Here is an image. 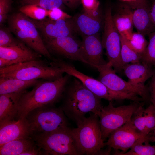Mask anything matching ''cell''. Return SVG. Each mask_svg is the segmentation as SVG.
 Returning a JSON list of instances; mask_svg holds the SVG:
<instances>
[{
    "label": "cell",
    "instance_id": "obj_1",
    "mask_svg": "<svg viewBox=\"0 0 155 155\" xmlns=\"http://www.w3.org/2000/svg\"><path fill=\"white\" fill-rule=\"evenodd\" d=\"M71 76L67 73L57 80L40 81L32 90L24 92L18 100L16 119L25 117L37 108L53 105L62 96Z\"/></svg>",
    "mask_w": 155,
    "mask_h": 155
},
{
    "label": "cell",
    "instance_id": "obj_2",
    "mask_svg": "<svg viewBox=\"0 0 155 155\" xmlns=\"http://www.w3.org/2000/svg\"><path fill=\"white\" fill-rule=\"evenodd\" d=\"M101 99L75 78L67 90L61 108L65 115L77 125L88 113L98 115L103 107Z\"/></svg>",
    "mask_w": 155,
    "mask_h": 155
},
{
    "label": "cell",
    "instance_id": "obj_3",
    "mask_svg": "<svg viewBox=\"0 0 155 155\" xmlns=\"http://www.w3.org/2000/svg\"><path fill=\"white\" fill-rule=\"evenodd\" d=\"M48 65L40 59L30 61L0 68V77L24 80L42 79L53 80L62 77L64 73L57 66Z\"/></svg>",
    "mask_w": 155,
    "mask_h": 155
},
{
    "label": "cell",
    "instance_id": "obj_4",
    "mask_svg": "<svg viewBox=\"0 0 155 155\" xmlns=\"http://www.w3.org/2000/svg\"><path fill=\"white\" fill-rule=\"evenodd\" d=\"M77 125V128L71 129L82 155L100 154L105 143L102 139L98 116L90 113Z\"/></svg>",
    "mask_w": 155,
    "mask_h": 155
},
{
    "label": "cell",
    "instance_id": "obj_5",
    "mask_svg": "<svg viewBox=\"0 0 155 155\" xmlns=\"http://www.w3.org/2000/svg\"><path fill=\"white\" fill-rule=\"evenodd\" d=\"M31 137L40 149L42 154L82 155L71 129L68 127L50 133L33 135Z\"/></svg>",
    "mask_w": 155,
    "mask_h": 155
},
{
    "label": "cell",
    "instance_id": "obj_6",
    "mask_svg": "<svg viewBox=\"0 0 155 155\" xmlns=\"http://www.w3.org/2000/svg\"><path fill=\"white\" fill-rule=\"evenodd\" d=\"M25 118L30 125L32 136L68 127L67 119L62 108H56L53 105L36 108L30 111Z\"/></svg>",
    "mask_w": 155,
    "mask_h": 155
},
{
    "label": "cell",
    "instance_id": "obj_7",
    "mask_svg": "<svg viewBox=\"0 0 155 155\" xmlns=\"http://www.w3.org/2000/svg\"><path fill=\"white\" fill-rule=\"evenodd\" d=\"M9 24L10 31L22 42L39 54L53 59L32 20L21 12L17 13L10 16Z\"/></svg>",
    "mask_w": 155,
    "mask_h": 155
},
{
    "label": "cell",
    "instance_id": "obj_8",
    "mask_svg": "<svg viewBox=\"0 0 155 155\" xmlns=\"http://www.w3.org/2000/svg\"><path fill=\"white\" fill-rule=\"evenodd\" d=\"M141 102H133L129 105L114 107L112 102L103 107L98 116L102 137L104 141L116 130L131 120L136 110L144 105Z\"/></svg>",
    "mask_w": 155,
    "mask_h": 155
},
{
    "label": "cell",
    "instance_id": "obj_9",
    "mask_svg": "<svg viewBox=\"0 0 155 155\" xmlns=\"http://www.w3.org/2000/svg\"><path fill=\"white\" fill-rule=\"evenodd\" d=\"M50 63L59 67L64 73L78 79L85 87L101 99L112 102L114 100H130L131 98L130 94L112 90L98 80L80 72L73 66L61 59H54Z\"/></svg>",
    "mask_w": 155,
    "mask_h": 155
},
{
    "label": "cell",
    "instance_id": "obj_10",
    "mask_svg": "<svg viewBox=\"0 0 155 155\" xmlns=\"http://www.w3.org/2000/svg\"><path fill=\"white\" fill-rule=\"evenodd\" d=\"M104 32L102 40L108 62L115 72L123 70V65L121 58V42L120 34L113 23L111 8L108 7L105 12Z\"/></svg>",
    "mask_w": 155,
    "mask_h": 155
},
{
    "label": "cell",
    "instance_id": "obj_11",
    "mask_svg": "<svg viewBox=\"0 0 155 155\" xmlns=\"http://www.w3.org/2000/svg\"><path fill=\"white\" fill-rule=\"evenodd\" d=\"M99 72L98 80L113 91L137 95L144 101H150L148 87L137 86L127 82L116 74L111 64L107 62L104 65L97 66Z\"/></svg>",
    "mask_w": 155,
    "mask_h": 155
},
{
    "label": "cell",
    "instance_id": "obj_12",
    "mask_svg": "<svg viewBox=\"0 0 155 155\" xmlns=\"http://www.w3.org/2000/svg\"><path fill=\"white\" fill-rule=\"evenodd\" d=\"M150 137L139 132L131 120L113 132L105 146L125 153L137 143L149 142Z\"/></svg>",
    "mask_w": 155,
    "mask_h": 155
},
{
    "label": "cell",
    "instance_id": "obj_13",
    "mask_svg": "<svg viewBox=\"0 0 155 155\" xmlns=\"http://www.w3.org/2000/svg\"><path fill=\"white\" fill-rule=\"evenodd\" d=\"M44 43L51 55L52 54L88 64L81 55L80 42H79L73 36L45 39Z\"/></svg>",
    "mask_w": 155,
    "mask_h": 155
},
{
    "label": "cell",
    "instance_id": "obj_14",
    "mask_svg": "<svg viewBox=\"0 0 155 155\" xmlns=\"http://www.w3.org/2000/svg\"><path fill=\"white\" fill-rule=\"evenodd\" d=\"M32 20L45 39L72 36L76 31L74 20L71 18L57 20L46 18L41 20Z\"/></svg>",
    "mask_w": 155,
    "mask_h": 155
},
{
    "label": "cell",
    "instance_id": "obj_15",
    "mask_svg": "<svg viewBox=\"0 0 155 155\" xmlns=\"http://www.w3.org/2000/svg\"><path fill=\"white\" fill-rule=\"evenodd\" d=\"M104 49L102 40L97 34L85 36L80 42V52L83 58L88 65L95 68L107 63L103 58Z\"/></svg>",
    "mask_w": 155,
    "mask_h": 155
},
{
    "label": "cell",
    "instance_id": "obj_16",
    "mask_svg": "<svg viewBox=\"0 0 155 155\" xmlns=\"http://www.w3.org/2000/svg\"><path fill=\"white\" fill-rule=\"evenodd\" d=\"M32 131L26 118L0 123V146L20 139L32 138Z\"/></svg>",
    "mask_w": 155,
    "mask_h": 155
},
{
    "label": "cell",
    "instance_id": "obj_17",
    "mask_svg": "<svg viewBox=\"0 0 155 155\" xmlns=\"http://www.w3.org/2000/svg\"><path fill=\"white\" fill-rule=\"evenodd\" d=\"M40 55L22 42L10 46H0V58L11 61L13 65L40 59Z\"/></svg>",
    "mask_w": 155,
    "mask_h": 155
},
{
    "label": "cell",
    "instance_id": "obj_18",
    "mask_svg": "<svg viewBox=\"0 0 155 155\" xmlns=\"http://www.w3.org/2000/svg\"><path fill=\"white\" fill-rule=\"evenodd\" d=\"M127 3L132 8L133 26L137 32L145 36L155 31V26L150 15V4H142L135 2Z\"/></svg>",
    "mask_w": 155,
    "mask_h": 155
},
{
    "label": "cell",
    "instance_id": "obj_19",
    "mask_svg": "<svg viewBox=\"0 0 155 155\" xmlns=\"http://www.w3.org/2000/svg\"><path fill=\"white\" fill-rule=\"evenodd\" d=\"M115 13L112 15L114 25L120 34L128 39L133 32V12L127 2L119 5Z\"/></svg>",
    "mask_w": 155,
    "mask_h": 155
},
{
    "label": "cell",
    "instance_id": "obj_20",
    "mask_svg": "<svg viewBox=\"0 0 155 155\" xmlns=\"http://www.w3.org/2000/svg\"><path fill=\"white\" fill-rule=\"evenodd\" d=\"M123 70L128 79V82L141 86H145V82L152 78L155 71L152 66L142 62L126 64Z\"/></svg>",
    "mask_w": 155,
    "mask_h": 155
},
{
    "label": "cell",
    "instance_id": "obj_21",
    "mask_svg": "<svg viewBox=\"0 0 155 155\" xmlns=\"http://www.w3.org/2000/svg\"><path fill=\"white\" fill-rule=\"evenodd\" d=\"M24 91L0 95V123L16 119L18 100Z\"/></svg>",
    "mask_w": 155,
    "mask_h": 155
},
{
    "label": "cell",
    "instance_id": "obj_22",
    "mask_svg": "<svg viewBox=\"0 0 155 155\" xmlns=\"http://www.w3.org/2000/svg\"><path fill=\"white\" fill-rule=\"evenodd\" d=\"M73 20L76 31L84 36L97 34L102 26L100 15L93 16L84 13L79 15Z\"/></svg>",
    "mask_w": 155,
    "mask_h": 155
},
{
    "label": "cell",
    "instance_id": "obj_23",
    "mask_svg": "<svg viewBox=\"0 0 155 155\" xmlns=\"http://www.w3.org/2000/svg\"><path fill=\"white\" fill-rule=\"evenodd\" d=\"M38 79L24 80L11 78L0 77V95L24 91L27 88L36 85Z\"/></svg>",
    "mask_w": 155,
    "mask_h": 155
},
{
    "label": "cell",
    "instance_id": "obj_24",
    "mask_svg": "<svg viewBox=\"0 0 155 155\" xmlns=\"http://www.w3.org/2000/svg\"><path fill=\"white\" fill-rule=\"evenodd\" d=\"M36 145L32 138L16 140L0 146V155H21Z\"/></svg>",
    "mask_w": 155,
    "mask_h": 155
},
{
    "label": "cell",
    "instance_id": "obj_25",
    "mask_svg": "<svg viewBox=\"0 0 155 155\" xmlns=\"http://www.w3.org/2000/svg\"><path fill=\"white\" fill-rule=\"evenodd\" d=\"M120 37L121 58L123 67L128 63L141 62V56L132 48L124 35L120 34Z\"/></svg>",
    "mask_w": 155,
    "mask_h": 155
},
{
    "label": "cell",
    "instance_id": "obj_26",
    "mask_svg": "<svg viewBox=\"0 0 155 155\" xmlns=\"http://www.w3.org/2000/svg\"><path fill=\"white\" fill-rule=\"evenodd\" d=\"M128 152L123 153L115 150L113 154L117 155H155V145L149 142H139L133 145Z\"/></svg>",
    "mask_w": 155,
    "mask_h": 155
},
{
    "label": "cell",
    "instance_id": "obj_27",
    "mask_svg": "<svg viewBox=\"0 0 155 155\" xmlns=\"http://www.w3.org/2000/svg\"><path fill=\"white\" fill-rule=\"evenodd\" d=\"M19 10L20 12L33 20H41L48 16V10L36 5H23Z\"/></svg>",
    "mask_w": 155,
    "mask_h": 155
},
{
    "label": "cell",
    "instance_id": "obj_28",
    "mask_svg": "<svg viewBox=\"0 0 155 155\" xmlns=\"http://www.w3.org/2000/svg\"><path fill=\"white\" fill-rule=\"evenodd\" d=\"M148 35L149 41L142 56L141 62L155 67V31Z\"/></svg>",
    "mask_w": 155,
    "mask_h": 155
},
{
    "label": "cell",
    "instance_id": "obj_29",
    "mask_svg": "<svg viewBox=\"0 0 155 155\" xmlns=\"http://www.w3.org/2000/svg\"><path fill=\"white\" fill-rule=\"evenodd\" d=\"M127 40L132 48L142 56L148 43L145 36L137 32H133L129 38Z\"/></svg>",
    "mask_w": 155,
    "mask_h": 155
},
{
    "label": "cell",
    "instance_id": "obj_30",
    "mask_svg": "<svg viewBox=\"0 0 155 155\" xmlns=\"http://www.w3.org/2000/svg\"><path fill=\"white\" fill-rule=\"evenodd\" d=\"M23 5H34L47 10L55 8H60L63 3L62 0H20Z\"/></svg>",
    "mask_w": 155,
    "mask_h": 155
},
{
    "label": "cell",
    "instance_id": "obj_31",
    "mask_svg": "<svg viewBox=\"0 0 155 155\" xmlns=\"http://www.w3.org/2000/svg\"><path fill=\"white\" fill-rule=\"evenodd\" d=\"M144 105L140 106L133 115L131 120L137 130L143 134L148 136L146 130Z\"/></svg>",
    "mask_w": 155,
    "mask_h": 155
},
{
    "label": "cell",
    "instance_id": "obj_32",
    "mask_svg": "<svg viewBox=\"0 0 155 155\" xmlns=\"http://www.w3.org/2000/svg\"><path fill=\"white\" fill-rule=\"evenodd\" d=\"M146 130L148 135L155 128V108L151 104L144 109Z\"/></svg>",
    "mask_w": 155,
    "mask_h": 155
},
{
    "label": "cell",
    "instance_id": "obj_33",
    "mask_svg": "<svg viewBox=\"0 0 155 155\" xmlns=\"http://www.w3.org/2000/svg\"><path fill=\"white\" fill-rule=\"evenodd\" d=\"M84 13L93 16L100 15L99 7V2L98 0H81Z\"/></svg>",
    "mask_w": 155,
    "mask_h": 155
},
{
    "label": "cell",
    "instance_id": "obj_34",
    "mask_svg": "<svg viewBox=\"0 0 155 155\" xmlns=\"http://www.w3.org/2000/svg\"><path fill=\"white\" fill-rule=\"evenodd\" d=\"M16 40L8 29L1 28L0 30V46L7 47L18 43Z\"/></svg>",
    "mask_w": 155,
    "mask_h": 155
},
{
    "label": "cell",
    "instance_id": "obj_35",
    "mask_svg": "<svg viewBox=\"0 0 155 155\" xmlns=\"http://www.w3.org/2000/svg\"><path fill=\"white\" fill-rule=\"evenodd\" d=\"M48 16L54 20H65L71 18V16L63 11L60 8H55L48 10Z\"/></svg>",
    "mask_w": 155,
    "mask_h": 155
},
{
    "label": "cell",
    "instance_id": "obj_36",
    "mask_svg": "<svg viewBox=\"0 0 155 155\" xmlns=\"http://www.w3.org/2000/svg\"><path fill=\"white\" fill-rule=\"evenodd\" d=\"M12 0H0V23L4 22L6 19L10 10Z\"/></svg>",
    "mask_w": 155,
    "mask_h": 155
},
{
    "label": "cell",
    "instance_id": "obj_37",
    "mask_svg": "<svg viewBox=\"0 0 155 155\" xmlns=\"http://www.w3.org/2000/svg\"><path fill=\"white\" fill-rule=\"evenodd\" d=\"M148 87L150 94V101L152 104L155 108V71L151 78Z\"/></svg>",
    "mask_w": 155,
    "mask_h": 155
},
{
    "label": "cell",
    "instance_id": "obj_38",
    "mask_svg": "<svg viewBox=\"0 0 155 155\" xmlns=\"http://www.w3.org/2000/svg\"><path fill=\"white\" fill-rule=\"evenodd\" d=\"M64 3L70 8H73L76 7L81 0H62Z\"/></svg>",
    "mask_w": 155,
    "mask_h": 155
},
{
    "label": "cell",
    "instance_id": "obj_39",
    "mask_svg": "<svg viewBox=\"0 0 155 155\" xmlns=\"http://www.w3.org/2000/svg\"><path fill=\"white\" fill-rule=\"evenodd\" d=\"M149 13L151 20L155 26V0H153L150 5Z\"/></svg>",
    "mask_w": 155,
    "mask_h": 155
},
{
    "label": "cell",
    "instance_id": "obj_40",
    "mask_svg": "<svg viewBox=\"0 0 155 155\" xmlns=\"http://www.w3.org/2000/svg\"><path fill=\"white\" fill-rule=\"evenodd\" d=\"M13 65V63L11 61L0 58V68L5 67Z\"/></svg>",
    "mask_w": 155,
    "mask_h": 155
},
{
    "label": "cell",
    "instance_id": "obj_41",
    "mask_svg": "<svg viewBox=\"0 0 155 155\" xmlns=\"http://www.w3.org/2000/svg\"><path fill=\"white\" fill-rule=\"evenodd\" d=\"M150 142H155V128L150 135Z\"/></svg>",
    "mask_w": 155,
    "mask_h": 155
},
{
    "label": "cell",
    "instance_id": "obj_42",
    "mask_svg": "<svg viewBox=\"0 0 155 155\" xmlns=\"http://www.w3.org/2000/svg\"><path fill=\"white\" fill-rule=\"evenodd\" d=\"M135 2L142 4H146L150 3L148 0H136Z\"/></svg>",
    "mask_w": 155,
    "mask_h": 155
},
{
    "label": "cell",
    "instance_id": "obj_43",
    "mask_svg": "<svg viewBox=\"0 0 155 155\" xmlns=\"http://www.w3.org/2000/svg\"><path fill=\"white\" fill-rule=\"evenodd\" d=\"M123 1H125L126 2H129L133 1H135L136 0H121Z\"/></svg>",
    "mask_w": 155,
    "mask_h": 155
}]
</instances>
